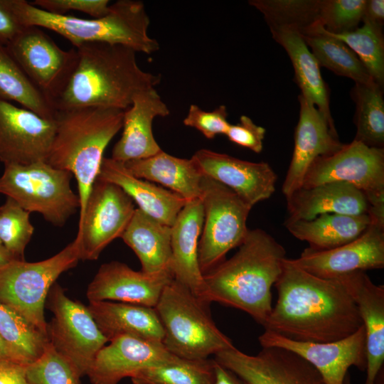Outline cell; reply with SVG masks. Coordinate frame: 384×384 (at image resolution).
I'll return each mask as SVG.
<instances>
[{
	"label": "cell",
	"instance_id": "6da1fadb",
	"mask_svg": "<svg viewBox=\"0 0 384 384\" xmlns=\"http://www.w3.org/2000/svg\"><path fill=\"white\" fill-rule=\"evenodd\" d=\"M265 330L294 341L326 343L346 338L362 326L357 305L343 276L326 279L284 261Z\"/></svg>",
	"mask_w": 384,
	"mask_h": 384
},
{
	"label": "cell",
	"instance_id": "7a4b0ae2",
	"mask_svg": "<svg viewBox=\"0 0 384 384\" xmlns=\"http://www.w3.org/2000/svg\"><path fill=\"white\" fill-rule=\"evenodd\" d=\"M75 48L68 78L50 99L55 111L86 107L125 110L136 94L161 82L160 75L139 66L136 52L128 47L90 42Z\"/></svg>",
	"mask_w": 384,
	"mask_h": 384
},
{
	"label": "cell",
	"instance_id": "3957f363",
	"mask_svg": "<svg viewBox=\"0 0 384 384\" xmlns=\"http://www.w3.org/2000/svg\"><path fill=\"white\" fill-rule=\"evenodd\" d=\"M286 258L284 247L271 235L249 230L233 257L203 274L210 302L240 309L264 326L273 307L271 289Z\"/></svg>",
	"mask_w": 384,
	"mask_h": 384
},
{
	"label": "cell",
	"instance_id": "277c9868",
	"mask_svg": "<svg viewBox=\"0 0 384 384\" xmlns=\"http://www.w3.org/2000/svg\"><path fill=\"white\" fill-rule=\"evenodd\" d=\"M124 111L99 107L55 111V132L46 161L75 176L79 218L99 175L105 149L122 127Z\"/></svg>",
	"mask_w": 384,
	"mask_h": 384
},
{
	"label": "cell",
	"instance_id": "5b68a950",
	"mask_svg": "<svg viewBox=\"0 0 384 384\" xmlns=\"http://www.w3.org/2000/svg\"><path fill=\"white\" fill-rule=\"evenodd\" d=\"M0 5L22 26L53 31L75 48L85 43L102 42L146 54L159 49L158 41L148 34L150 19L142 1H117L110 4L105 16L91 19L51 14L24 0H0Z\"/></svg>",
	"mask_w": 384,
	"mask_h": 384
},
{
	"label": "cell",
	"instance_id": "8992f818",
	"mask_svg": "<svg viewBox=\"0 0 384 384\" xmlns=\"http://www.w3.org/2000/svg\"><path fill=\"white\" fill-rule=\"evenodd\" d=\"M208 306L174 279L164 287L154 308L164 330L162 343L170 353L203 360L234 347L213 321Z\"/></svg>",
	"mask_w": 384,
	"mask_h": 384
},
{
	"label": "cell",
	"instance_id": "52a82bcc",
	"mask_svg": "<svg viewBox=\"0 0 384 384\" xmlns=\"http://www.w3.org/2000/svg\"><path fill=\"white\" fill-rule=\"evenodd\" d=\"M80 260V245L75 238L46 260L36 262L10 261L0 267V303L48 336L44 306L48 292L57 278L76 266Z\"/></svg>",
	"mask_w": 384,
	"mask_h": 384
},
{
	"label": "cell",
	"instance_id": "ba28073f",
	"mask_svg": "<svg viewBox=\"0 0 384 384\" xmlns=\"http://www.w3.org/2000/svg\"><path fill=\"white\" fill-rule=\"evenodd\" d=\"M73 174L47 161L5 165L0 176V193L22 208L37 212L55 226H63L78 209L80 199L71 188Z\"/></svg>",
	"mask_w": 384,
	"mask_h": 384
},
{
	"label": "cell",
	"instance_id": "9c48e42d",
	"mask_svg": "<svg viewBox=\"0 0 384 384\" xmlns=\"http://www.w3.org/2000/svg\"><path fill=\"white\" fill-rule=\"evenodd\" d=\"M201 189L204 220L198 255L204 274L242 242L249 230L247 219L252 207L231 189L205 176Z\"/></svg>",
	"mask_w": 384,
	"mask_h": 384
},
{
	"label": "cell",
	"instance_id": "30bf717a",
	"mask_svg": "<svg viewBox=\"0 0 384 384\" xmlns=\"http://www.w3.org/2000/svg\"><path fill=\"white\" fill-rule=\"evenodd\" d=\"M334 181L349 183L363 191L369 203L368 215L384 220V149L353 139L338 151L316 159L306 172L302 187Z\"/></svg>",
	"mask_w": 384,
	"mask_h": 384
},
{
	"label": "cell",
	"instance_id": "8fae6325",
	"mask_svg": "<svg viewBox=\"0 0 384 384\" xmlns=\"http://www.w3.org/2000/svg\"><path fill=\"white\" fill-rule=\"evenodd\" d=\"M53 317L47 325L48 341L80 377L87 373L98 351L108 342L87 306L70 299L58 284L47 297Z\"/></svg>",
	"mask_w": 384,
	"mask_h": 384
},
{
	"label": "cell",
	"instance_id": "7c38bea8",
	"mask_svg": "<svg viewBox=\"0 0 384 384\" xmlns=\"http://www.w3.org/2000/svg\"><path fill=\"white\" fill-rule=\"evenodd\" d=\"M135 209L132 198L120 187L97 178L79 218L76 238L80 260H96L111 242L122 236Z\"/></svg>",
	"mask_w": 384,
	"mask_h": 384
},
{
	"label": "cell",
	"instance_id": "4fadbf2b",
	"mask_svg": "<svg viewBox=\"0 0 384 384\" xmlns=\"http://www.w3.org/2000/svg\"><path fill=\"white\" fill-rule=\"evenodd\" d=\"M5 46L50 102L68 78L75 48L63 50L40 27L33 26H23Z\"/></svg>",
	"mask_w": 384,
	"mask_h": 384
},
{
	"label": "cell",
	"instance_id": "5bb4252c",
	"mask_svg": "<svg viewBox=\"0 0 384 384\" xmlns=\"http://www.w3.org/2000/svg\"><path fill=\"white\" fill-rule=\"evenodd\" d=\"M213 357L249 384H326L311 364L284 348L262 347L252 356L234 346Z\"/></svg>",
	"mask_w": 384,
	"mask_h": 384
},
{
	"label": "cell",
	"instance_id": "9a60e30c",
	"mask_svg": "<svg viewBox=\"0 0 384 384\" xmlns=\"http://www.w3.org/2000/svg\"><path fill=\"white\" fill-rule=\"evenodd\" d=\"M55 132L54 119L0 99V161L4 166L46 161Z\"/></svg>",
	"mask_w": 384,
	"mask_h": 384
},
{
	"label": "cell",
	"instance_id": "2e32d148",
	"mask_svg": "<svg viewBox=\"0 0 384 384\" xmlns=\"http://www.w3.org/2000/svg\"><path fill=\"white\" fill-rule=\"evenodd\" d=\"M262 347H277L292 351L311 364L326 384H343L348 370L366 368V333L363 325L352 335L326 343L294 341L269 330L259 336Z\"/></svg>",
	"mask_w": 384,
	"mask_h": 384
},
{
	"label": "cell",
	"instance_id": "e0dca14e",
	"mask_svg": "<svg viewBox=\"0 0 384 384\" xmlns=\"http://www.w3.org/2000/svg\"><path fill=\"white\" fill-rule=\"evenodd\" d=\"M292 262L315 276L331 279L384 267V225L370 223L358 238L326 250L305 249Z\"/></svg>",
	"mask_w": 384,
	"mask_h": 384
},
{
	"label": "cell",
	"instance_id": "ac0fdd59",
	"mask_svg": "<svg viewBox=\"0 0 384 384\" xmlns=\"http://www.w3.org/2000/svg\"><path fill=\"white\" fill-rule=\"evenodd\" d=\"M97 353L87 375L92 384H118L145 368L183 361L161 342L122 336L110 341Z\"/></svg>",
	"mask_w": 384,
	"mask_h": 384
},
{
	"label": "cell",
	"instance_id": "d6986e66",
	"mask_svg": "<svg viewBox=\"0 0 384 384\" xmlns=\"http://www.w3.org/2000/svg\"><path fill=\"white\" fill-rule=\"evenodd\" d=\"M191 159L203 176L229 188L252 208L275 191L277 174L267 162L245 161L206 149L196 151Z\"/></svg>",
	"mask_w": 384,
	"mask_h": 384
},
{
	"label": "cell",
	"instance_id": "ffe728a7",
	"mask_svg": "<svg viewBox=\"0 0 384 384\" xmlns=\"http://www.w3.org/2000/svg\"><path fill=\"white\" fill-rule=\"evenodd\" d=\"M299 118L294 133L292 157L282 191L285 198L302 186L306 172L318 157L332 154L344 144L331 124L317 107L300 94Z\"/></svg>",
	"mask_w": 384,
	"mask_h": 384
},
{
	"label": "cell",
	"instance_id": "44dd1931",
	"mask_svg": "<svg viewBox=\"0 0 384 384\" xmlns=\"http://www.w3.org/2000/svg\"><path fill=\"white\" fill-rule=\"evenodd\" d=\"M174 279L170 272L147 274L124 263L101 265L87 290L90 302H117L155 307L164 287Z\"/></svg>",
	"mask_w": 384,
	"mask_h": 384
},
{
	"label": "cell",
	"instance_id": "7402d4cb",
	"mask_svg": "<svg viewBox=\"0 0 384 384\" xmlns=\"http://www.w3.org/2000/svg\"><path fill=\"white\" fill-rule=\"evenodd\" d=\"M203 220V208L200 198L187 201L178 213L171 227V270L175 280L210 304L198 255Z\"/></svg>",
	"mask_w": 384,
	"mask_h": 384
},
{
	"label": "cell",
	"instance_id": "603a6c76",
	"mask_svg": "<svg viewBox=\"0 0 384 384\" xmlns=\"http://www.w3.org/2000/svg\"><path fill=\"white\" fill-rule=\"evenodd\" d=\"M169 114V107L155 88L136 94L130 106L124 111L122 136L113 147L111 158L126 163L162 151L154 137L152 124L156 117Z\"/></svg>",
	"mask_w": 384,
	"mask_h": 384
},
{
	"label": "cell",
	"instance_id": "cb8c5ba5",
	"mask_svg": "<svg viewBox=\"0 0 384 384\" xmlns=\"http://www.w3.org/2000/svg\"><path fill=\"white\" fill-rule=\"evenodd\" d=\"M357 305L366 333V378L378 384L384 361V286L375 284L364 271L343 275Z\"/></svg>",
	"mask_w": 384,
	"mask_h": 384
},
{
	"label": "cell",
	"instance_id": "d4e9b609",
	"mask_svg": "<svg viewBox=\"0 0 384 384\" xmlns=\"http://www.w3.org/2000/svg\"><path fill=\"white\" fill-rule=\"evenodd\" d=\"M98 179L120 187L142 211L172 226L187 201L178 194L133 175L124 163L110 158L102 161Z\"/></svg>",
	"mask_w": 384,
	"mask_h": 384
},
{
	"label": "cell",
	"instance_id": "484cf974",
	"mask_svg": "<svg viewBox=\"0 0 384 384\" xmlns=\"http://www.w3.org/2000/svg\"><path fill=\"white\" fill-rule=\"evenodd\" d=\"M289 220H311L324 213L368 214L365 193L345 182H329L300 188L286 197Z\"/></svg>",
	"mask_w": 384,
	"mask_h": 384
},
{
	"label": "cell",
	"instance_id": "4316f807",
	"mask_svg": "<svg viewBox=\"0 0 384 384\" xmlns=\"http://www.w3.org/2000/svg\"><path fill=\"white\" fill-rule=\"evenodd\" d=\"M87 308L108 341L122 336L163 341L164 330L154 307L98 301L90 302Z\"/></svg>",
	"mask_w": 384,
	"mask_h": 384
},
{
	"label": "cell",
	"instance_id": "83f0119b",
	"mask_svg": "<svg viewBox=\"0 0 384 384\" xmlns=\"http://www.w3.org/2000/svg\"><path fill=\"white\" fill-rule=\"evenodd\" d=\"M171 226L136 208L120 238L138 257L142 272L158 274L171 272Z\"/></svg>",
	"mask_w": 384,
	"mask_h": 384
},
{
	"label": "cell",
	"instance_id": "f1b7e54d",
	"mask_svg": "<svg viewBox=\"0 0 384 384\" xmlns=\"http://www.w3.org/2000/svg\"><path fill=\"white\" fill-rule=\"evenodd\" d=\"M135 176L155 182L187 201L200 198L203 175L191 159H182L163 150L152 156L124 163Z\"/></svg>",
	"mask_w": 384,
	"mask_h": 384
},
{
	"label": "cell",
	"instance_id": "f546056e",
	"mask_svg": "<svg viewBox=\"0 0 384 384\" xmlns=\"http://www.w3.org/2000/svg\"><path fill=\"white\" fill-rule=\"evenodd\" d=\"M370 223L368 214L324 213L307 220L287 219L284 225L294 238L307 242L309 248L326 250L358 238Z\"/></svg>",
	"mask_w": 384,
	"mask_h": 384
},
{
	"label": "cell",
	"instance_id": "4dcf8cb0",
	"mask_svg": "<svg viewBox=\"0 0 384 384\" xmlns=\"http://www.w3.org/2000/svg\"><path fill=\"white\" fill-rule=\"evenodd\" d=\"M272 38L286 50L294 70L301 94L309 100L334 125L331 114L329 92L320 66L301 33L292 28L270 29Z\"/></svg>",
	"mask_w": 384,
	"mask_h": 384
},
{
	"label": "cell",
	"instance_id": "1f68e13d",
	"mask_svg": "<svg viewBox=\"0 0 384 384\" xmlns=\"http://www.w3.org/2000/svg\"><path fill=\"white\" fill-rule=\"evenodd\" d=\"M302 36L319 66L355 83L375 82L356 53L343 41L328 34L320 23Z\"/></svg>",
	"mask_w": 384,
	"mask_h": 384
},
{
	"label": "cell",
	"instance_id": "d6a6232c",
	"mask_svg": "<svg viewBox=\"0 0 384 384\" xmlns=\"http://www.w3.org/2000/svg\"><path fill=\"white\" fill-rule=\"evenodd\" d=\"M0 99L14 101L39 116L53 119L55 110L5 46L0 44Z\"/></svg>",
	"mask_w": 384,
	"mask_h": 384
},
{
	"label": "cell",
	"instance_id": "836d02e7",
	"mask_svg": "<svg viewBox=\"0 0 384 384\" xmlns=\"http://www.w3.org/2000/svg\"><path fill=\"white\" fill-rule=\"evenodd\" d=\"M351 96L356 104L354 140L384 149L383 87L376 82L355 83Z\"/></svg>",
	"mask_w": 384,
	"mask_h": 384
},
{
	"label": "cell",
	"instance_id": "e575fe53",
	"mask_svg": "<svg viewBox=\"0 0 384 384\" xmlns=\"http://www.w3.org/2000/svg\"><path fill=\"white\" fill-rule=\"evenodd\" d=\"M321 0H251L270 29L292 28L302 35L319 23Z\"/></svg>",
	"mask_w": 384,
	"mask_h": 384
},
{
	"label": "cell",
	"instance_id": "d590c367",
	"mask_svg": "<svg viewBox=\"0 0 384 384\" xmlns=\"http://www.w3.org/2000/svg\"><path fill=\"white\" fill-rule=\"evenodd\" d=\"M0 335L9 346L16 361L25 365L36 360L48 342L47 336L1 303Z\"/></svg>",
	"mask_w": 384,
	"mask_h": 384
},
{
	"label": "cell",
	"instance_id": "8d00e7d4",
	"mask_svg": "<svg viewBox=\"0 0 384 384\" xmlns=\"http://www.w3.org/2000/svg\"><path fill=\"white\" fill-rule=\"evenodd\" d=\"M213 358L183 359L180 363L152 367L131 377L134 384H214Z\"/></svg>",
	"mask_w": 384,
	"mask_h": 384
},
{
	"label": "cell",
	"instance_id": "74e56055",
	"mask_svg": "<svg viewBox=\"0 0 384 384\" xmlns=\"http://www.w3.org/2000/svg\"><path fill=\"white\" fill-rule=\"evenodd\" d=\"M326 31V30H325ZM330 36L343 41L358 57L373 80L383 87L384 38L383 30L363 23L355 30Z\"/></svg>",
	"mask_w": 384,
	"mask_h": 384
},
{
	"label": "cell",
	"instance_id": "f35d334b",
	"mask_svg": "<svg viewBox=\"0 0 384 384\" xmlns=\"http://www.w3.org/2000/svg\"><path fill=\"white\" fill-rule=\"evenodd\" d=\"M33 232L30 213L6 197L0 206V242L4 247L16 260H24V250Z\"/></svg>",
	"mask_w": 384,
	"mask_h": 384
},
{
	"label": "cell",
	"instance_id": "ab89813d",
	"mask_svg": "<svg viewBox=\"0 0 384 384\" xmlns=\"http://www.w3.org/2000/svg\"><path fill=\"white\" fill-rule=\"evenodd\" d=\"M28 384H80L73 366L48 341L42 354L26 366Z\"/></svg>",
	"mask_w": 384,
	"mask_h": 384
},
{
	"label": "cell",
	"instance_id": "60d3db41",
	"mask_svg": "<svg viewBox=\"0 0 384 384\" xmlns=\"http://www.w3.org/2000/svg\"><path fill=\"white\" fill-rule=\"evenodd\" d=\"M366 0H321L319 23L332 33L350 32L362 21Z\"/></svg>",
	"mask_w": 384,
	"mask_h": 384
},
{
	"label": "cell",
	"instance_id": "b9f144b4",
	"mask_svg": "<svg viewBox=\"0 0 384 384\" xmlns=\"http://www.w3.org/2000/svg\"><path fill=\"white\" fill-rule=\"evenodd\" d=\"M183 123L197 129L208 139L218 134L225 135L230 124L228 121V111L225 105H220L208 112L196 105H191Z\"/></svg>",
	"mask_w": 384,
	"mask_h": 384
},
{
	"label": "cell",
	"instance_id": "7bdbcfd3",
	"mask_svg": "<svg viewBox=\"0 0 384 384\" xmlns=\"http://www.w3.org/2000/svg\"><path fill=\"white\" fill-rule=\"evenodd\" d=\"M31 4L58 15H66L70 11L85 13L93 18H101L110 11L108 0H35Z\"/></svg>",
	"mask_w": 384,
	"mask_h": 384
},
{
	"label": "cell",
	"instance_id": "ee69618b",
	"mask_svg": "<svg viewBox=\"0 0 384 384\" xmlns=\"http://www.w3.org/2000/svg\"><path fill=\"white\" fill-rule=\"evenodd\" d=\"M265 132L264 127L255 124L249 117L242 115L238 123L230 124L225 136L231 142L258 154L262 151Z\"/></svg>",
	"mask_w": 384,
	"mask_h": 384
},
{
	"label": "cell",
	"instance_id": "f6af8a7d",
	"mask_svg": "<svg viewBox=\"0 0 384 384\" xmlns=\"http://www.w3.org/2000/svg\"><path fill=\"white\" fill-rule=\"evenodd\" d=\"M27 365L12 360L0 361V384H28Z\"/></svg>",
	"mask_w": 384,
	"mask_h": 384
},
{
	"label": "cell",
	"instance_id": "bcb514c9",
	"mask_svg": "<svg viewBox=\"0 0 384 384\" xmlns=\"http://www.w3.org/2000/svg\"><path fill=\"white\" fill-rule=\"evenodd\" d=\"M23 27L9 11L0 5V44L6 46Z\"/></svg>",
	"mask_w": 384,
	"mask_h": 384
},
{
	"label": "cell",
	"instance_id": "7dc6e473",
	"mask_svg": "<svg viewBox=\"0 0 384 384\" xmlns=\"http://www.w3.org/2000/svg\"><path fill=\"white\" fill-rule=\"evenodd\" d=\"M362 22L363 23H368L375 28L383 30L384 22V1L366 0Z\"/></svg>",
	"mask_w": 384,
	"mask_h": 384
},
{
	"label": "cell",
	"instance_id": "c3c4849f",
	"mask_svg": "<svg viewBox=\"0 0 384 384\" xmlns=\"http://www.w3.org/2000/svg\"><path fill=\"white\" fill-rule=\"evenodd\" d=\"M214 384H249L214 359Z\"/></svg>",
	"mask_w": 384,
	"mask_h": 384
},
{
	"label": "cell",
	"instance_id": "681fc988",
	"mask_svg": "<svg viewBox=\"0 0 384 384\" xmlns=\"http://www.w3.org/2000/svg\"><path fill=\"white\" fill-rule=\"evenodd\" d=\"M4 360H12L16 361L9 346L0 335V361Z\"/></svg>",
	"mask_w": 384,
	"mask_h": 384
},
{
	"label": "cell",
	"instance_id": "f907efd6",
	"mask_svg": "<svg viewBox=\"0 0 384 384\" xmlns=\"http://www.w3.org/2000/svg\"><path fill=\"white\" fill-rule=\"evenodd\" d=\"M13 260L16 259L4 247V246H0V267Z\"/></svg>",
	"mask_w": 384,
	"mask_h": 384
},
{
	"label": "cell",
	"instance_id": "816d5d0a",
	"mask_svg": "<svg viewBox=\"0 0 384 384\" xmlns=\"http://www.w3.org/2000/svg\"><path fill=\"white\" fill-rule=\"evenodd\" d=\"M380 377H381L380 375L378 377V384H381ZM343 384H351L348 373L346 375L344 379Z\"/></svg>",
	"mask_w": 384,
	"mask_h": 384
},
{
	"label": "cell",
	"instance_id": "f5cc1de1",
	"mask_svg": "<svg viewBox=\"0 0 384 384\" xmlns=\"http://www.w3.org/2000/svg\"><path fill=\"white\" fill-rule=\"evenodd\" d=\"M0 246H3L1 242H0Z\"/></svg>",
	"mask_w": 384,
	"mask_h": 384
}]
</instances>
